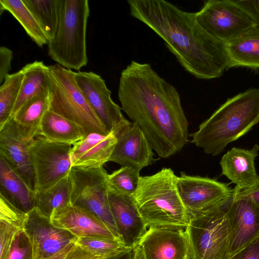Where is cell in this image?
<instances>
[{
    "label": "cell",
    "instance_id": "cell-1",
    "mask_svg": "<svg viewBox=\"0 0 259 259\" xmlns=\"http://www.w3.org/2000/svg\"><path fill=\"white\" fill-rule=\"evenodd\" d=\"M118 96L121 109L158 156L169 157L187 143L189 124L180 95L150 64L131 62L121 72Z\"/></svg>",
    "mask_w": 259,
    "mask_h": 259
},
{
    "label": "cell",
    "instance_id": "cell-2",
    "mask_svg": "<svg viewBox=\"0 0 259 259\" xmlns=\"http://www.w3.org/2000/svg\"><path fill=\"white\" fill-rule=\"evenodd\" d=\"M127 3L131 15L156 33L184 70L196 78H218L230 68L226 44L202 28L196 12L164 0Z\"/></svg>",
    "mask_w": 259,
    "mask_h": 259
},
{
    "label": "cell",
    "instance_id": "cell-3",
    "mask_svg": "<svg viewBox=\"0 0 259 259\" xmlns=\"http://www.w3.org/2000/svg\"><path fill=\"white\" fill-rule=\"evenodd\" d=\"M258 122L259 89H250L229 99L202 122L191 134V142L217 156Z\"/></svg>",
    "mask_w": 259,
    "mask_h": 259
},
{
    "label": "cell",
    "instance_id": "cell-4",
    "mask_svg": "<svg viewBox=\"0 0 259 259\" xmlns=\"http://www.w3.org/2000/svg\"><path fill=\"white\" fill-rule=\"evenodd\" d=\"M178 177L170 168L141 176L133 197L147 227L185 229L191 213L178 192Z\"/></svg>",
    "mask_w": 259,
    "mask_h": 259
},
{
    "label": "cell",
    "instance_id": "cell-5",
    "mask_svg": "<svg viewBox=\"0 0 259 259\" xmlns=\"http://www.w3.org/2000/svg\"><path fill=\"white\" fill-rule=\"evenodd\" d=\"M89 15L88 0H61L58 27L55 37L48 42V54L66 69L79 70L87 65L86 32Z\"/></svg>",
    "mask_w": 259,
    "mask_h": 259
},
{
    "label": "cell",
    "instance_id": "cell-6",
    "mask_svg": "<svg viewBox=\"0 0 259 259\" xmlns=\"http://www.w3.org/2000/svg\"><path fill=\"white\" fill-rule=\"evenodd\" d=\"M231 196L208 208L191 213L185 229L192 259H228L230 229L227 214Z\"/></svg>",
    "mask_w": 259,
    "mask_h": 259
},
{
    "label": "cell",
    "instance_id": "cell-7",
    "mask_svg": "<svg viewBox=\"0 0 259 259\" xmlns=\"http://www.w3.org/2000/svg\"><path fill=\"white\" fill-rule=\"evenodd\" d=\"M50 110L81 126L87 135L109 133L76 83L75 72L58 64L48 66Z\"/></svg>",
    "mask_w": 259,
    "mask_h": 259
},
{
    "label": "cell",
    "instance_id": "cell-8",
    "mask_svg": "<svg viewBox=\"0 0 259 259\" xmlns=\"http://www.w3.org/2000/svg\"><path fill=\"white\" fill-rule=\"evenodd\" d=\"M69 175L72 185L71 204L94 214L119 240L109 203V174L106 169L103 166H74Z\"/></svg>",
    "mask_w": 259,
    "mask_h": 259
},
{
    "label": "cell",
    "instance_id": "cell-9",
    "mask_svg": "<svg viewBox=\"0 0 259 259\" xmlns=\"http://www.w3.org/2000/svg\"><path fill=\"white\" fill-rule=\"evenodd\" d=\"M196 15L205 31L225 44L256 26L250 17L233 0L205 1Z\"/></svg>",
    "mask_w": 259,
    "mask_h": 259
},
{
    "label": "cell",
    "instance_id": "cell-10",
    "mask_svg": "<svg viewBox=\"0 0 259 259\" xmlns=\"http://www.w3.org/2000/svg\"><path fill=\"white\" fill-rule=\"evenodd\" d=\"M71 145L48 141L37 136L29 145L36 191L44 190L69 175L72 167Z\"/></svg>",
    "mask_w": 259,
    "mask_h": 259
},
{
    "label": "cell",
    "instance_id": "cell-11",
    "mask_svg": "<svg viewBox=\"0 0 259 259\" xmlns=\"http://www.w3.org/2000/svg\"><path fill=\"white\" fill-rule=\"evenodd\" d=\"M77 84L108 133L115 132L130 122L121 108L111 98V92L102 77L93 72L75 73Z\"/></svg>",
    "mask_w": 259,
    "mask_h": 259
},
{
    "label": "cell",
    "instance_id": "cell-12",
    "mask_svg": "<svg viewBox=\"0 0 259 259\" xmlns=\"http://www.w3.org/2000/svg\"><path fill=\"white\" fill-rule=\"evenodd\" d=\"M22 229L31 242L33 259H47L76 242L78 238L54 226L35 208L27 213Z\"/></svg>",
    "mask_w": 259,
    "mask_h": 259
},
{
    "label": "cell",
    "instance_id": "cell-13",
    "mask_svg": "<svg viewBox=\"0 0 259 259\" xmlns=\"http://www.w3.org/2000/svg\"><path fill=\"white\" fill-rule=\"evenodd\" d=\"M33 140L21 131L12 117L0 128V156L35 192L36 180L28 149Z\"/></svg>",
    "mask_w": 259,
    "mask_h": 259
},
{
    "label": "cell",
    "instance_id": "cell-14",
    "mask_svg": "<svg viewBox=\"0 0 259 259\" xmlns=\"http://www.w3.org/2000/svg\"><path fill=\"white\" fill-rule=\"evenodd\" d=\"M177 186L180 198L190 213L216 205L233 192L227 184L209 178L187 175L184 172L178 177Z\"/></svg>",
    "mask_w": 259,
    "mask_h": 259
},
{
    "label": "cell",
    "instance_id": "cell-15",
    "mask_svg": "<svg viewBox=\"0 0 259 259\" xmlns=\"http://www.w3.org/2000/svg\"><path fill=\"white\" fill-rule=\"evenodd\" d=\"M114 133L117 141L110 161L140 171L155 160L152 147L137 124L130 121Z\"/></svg>",
    "mask_w": 259,
    "mask_h": 259
},
{
    "label": "cell",
    "instance_id": "cell-16",
    "mask_svg": "<svg viewBox=\"0 0 259 259\" xmlns=\"http://www.w3.org/2000/svg\"><path fill=\"white\" fill-rule=\"evenodd\" d=\"M109 203L119 238L125 248H135L147 232L133 196L117 192L110 188Z\"/></svg>",
    "mask_w": 259,
    "mask_h": 259
},
{
    "label": "cell",
    "instance_id": "cell-17",
    "mask_svg": "<svg viewBox=\"0 0 259 259\" xmlns=\"http://www.w3.org/2000/svg\"><path fill=\"white\" fill-rule=\"evenodd\" d=\"M145 259H190L188 239L183 229L149 228L138 245Z\"/></svg>",
    "mask_w": 259,
    "mask_h": 259
},
{
    "label": "cell",
    "instance_id": "cell-18",
    "mask_svg": "<svg viewBox=\"0 0 259 259\" xmlns=\"http://www.w3.org/2000/svg\"><path fill=\"white\" fill-rule=\"evenodd\" d=\"M227 214L231 256L259 237V207L249 199L235 198L233 194Z\"/></svg>",
    "mask_w": 259,
    "mask_h": 259
},
{
    "label": "cell",
    "instance_id": "cell-19",
    "mask_svg": "<svg viewBox=\"0 0 259 259\" xmlns=\"http://www.w3.org/2000/svg\"><path fill=\"white\" fill-rule=\"evenodd\" d=\"M50 220L56 227L66 230L78 238L118 239L96 215L72 204L55 210Z\"/></svg>",
    "mask_w": 259,
    "mask_h": 259
},
{
    "label": "cell",
    "instance_id": "cell-20",
    "mask_svg": "<svg viewBox=\"0 0 259 259\" xmlns=\"http://www.w3.org/2000/svg\"><path fill=\"white\" fill-rule=\"evenodd\" d=\"M117 141L113 132L104 136L91 133L73 145L70 152L72 167H98L110 161Z\"/></svg>",
    "mask_w": 259,
    "mask_h": 259
},
{
    "label": "cell",
    "instance_id": "cell-21",
    "mask_svg": "<svg viewBox=\"0 0 259 259\" xmlns=\"http://www.w3.org/2000/svg\"><path fill=\"white\" fill-rule=\"evenodd\" d=\"M258 150L257 144L250 150L232 148L221 158V175L226 177L237 188L252 186L259 181L254 163Z\"/></svg>",
    "mask_w": 259,
    "mask_h": 259
},
{
    "label": "cell",
    "instance_id": "cell-22",
    "mask_svg": "<svg viewBox=\"0 0 259 259\" xmlns=\"http://www.w3.org/2000/svg\"><path fill=\"white\" fill-rule=\"evenodd\" d=\"M0 195L19 210L27 213L35 208V192L31 190L0 156Z\"/></svg>",
    "mask_w": 259,
    "mask_h": 259
},
{
    "label": "cell",
    "instance_id": "cell-23",
    "mask_svg": "<svg viewBox=\"0 0 259 259\" xmlns=\"http://www.w3.org/2000/svg\"><path fill=\"white\" fill-rule=\"evenodd\" d=\"M87 136L81 126L50 109L44 115L37 135L50 142L71 145Z\"/></svg>",
    "mask_w": 259,
    "mask_h": 259
},
{
    "label": "cell",
    "instance_id": "cell-24",
    "mask_svg": "<svg viewBox=\"0 0 259 259\" xmlns=\"http://www.w3.org/2000/svg\"><path fill=\"white\" fill-rule=\"evenodd\" d=\"M230 67L259 68V27L255 26L226 43Z\"/></svg>",
    "mask_w": 259,
    "mask_h": 259
},
{
    "label": "cell",
    "instance_id": "cell-25",
    "mask_svg": "<svg viewBox=\"0 0 259 259\" xmlns=\"http://www.w3.org/2000/svg\"><path fill=\"white\" fill-rule=\"evenodd\" d=\"M50 90H48L27 101L12 117L27 137L34 139L44 115L50 109Z\"/></svg>",
    "mask_w": 259,
    "mask_h": 259
},
{
    "label": "cell",
    "instance_id": "cell-26",
    "mask_svg": "<svg viewBox=\"0 0 259 259\" xmlns=\"http://www.w3.org/2000/svg\"><path fill=\"white\" fill-rule=\"evenodd\" d=\"M21 70L23 78L12 115L27 101L49 90V68L42 61H35L27 64Z\"/></svg>",
    "mask_w": 259,
    "mask_h": 259
},
{
    "label": "cell",
    "instance_id": "cell-27",
    "mask_svg": "<svg viewBox=\"0 0 259 259\" xmlns=\"http://www.w3.org/2000/svg\"><path fill=\"white\" fill-rule=\"evenodd\" d=\"M72 190L69 175L47 189L35 192V208L50 219L55 210L71 204Z\"/></svg>",
    "mask_w": 259,
    "mask_h": 259
},
{
    "label": "cell",
    "instance_id": "cell-28",
    "mask_svg": "<svg viewBox=\"0 0 259 259\" xmlns=\"http://www.w3.org/2000/svg\"><path fill=\"white\" fill-rule=\"evenodd\" d=\"M0 10L1 13L4 11L9 12L38 47L48 44V37L23 0H0Z\"/></svg>",
    "mask_w": 259,
    "mask_h": 259
},
{
    "label": "cell",
    "instance_id": "cell-29",
    "mask_svg": "<svg viewBox=\"0 0 259 259\" xmlns=\"http://www.w3.org/2000/svg\"><path fill=\"white\" fill-rule=\"evenodd\" d=\"M33 14L49 41L53 39L58 29L61 0H23Z\"/></svg>",
    "mask_w": 259,
    "mask_h": 259
},
{
    "label": "cell",
    "instance_id": "cell-30",
    "mask_svg": "<svg viewBox=\"0 0 259 259\" xmlns=\"http://www.w3.org/2000/svg\"><path fill=\"white\" fill-rule=\"evenodd\" d=\"M23 73L21 69L8 75L0 87V128L12 117L19 95Z\"/></svg>",
    "mask_w": 259,
    "mask_h": 259
},
{
    "label": "cell",
    "instance_id": "cell-31",
    "mask_svg": "<svg viewBox=\"0 0 259 259\" xmlns=\"http://www.w3.org/2000/svg\"><path fill=\"white\" fill-rule=\"evenodd\" d=\"M140 171L130 166H121L108 176L109 188L123 194L134 196L140 182Z\"/></svg>",
    "mask_w": 259,
    "mask_h": 259
},
{
    "label": "cell",
    "instance_id": "cell-32",
    "mask_svg": "<svg viewBox=\"0 0 259 259\" xmlns=\"http://www.w3.org/2000/svg\"><path fill=\"white\" fill-rule=\"evenodd\" d=\"M76 243L102 257L109 256L125 248L118 239L78 237Z\"/></svg>",
    "mask_w": 259,
    "mask_h": 259
},
{
    "label": "cell",
    "instance_id": "cell-33",
    "mask_svg": "<svg viewBox=\"0 0 259 259\" xmlns=\"http://www.w3.org/2000/svg\"><path fill=\"white\" fill-rule=\"evenodd\" d=\"M7 259H33L31 242L23 229L16 233Z\"/></svg>",
    "mask_w": 259,
    "mask_h": 259
},
{
    "label": "cell",
    "instance_id": "cell-34",
    "mask_svg": "<svg viewBox=\"0 0 259 259\" xmlns=\"http://www.w3.org/2000/svg\"><path fill=\"white\" fill-rule=\"evenodd\" d=\"M27 213L19 210L0 195V220L22 229Z\"/></svg>",
    "mask_w": 259,
    "mask_h": 259
},
{
    "label": "cell",
    "instance_id": "cell-35",
    "mask_svg": "<svg viewBox=\"0 0 259 259\" xmlns=\"http://www.w3.org/2000/svg\"><path fill=\"white\" fill-rule=\"evenodd\" d=\"M18 229L14 225L0 220V259H7L14 236Z\"/></svg>",
    "mask_w": 259,
    "mask_h": 259
},
{
    "label": "cell",
    "instance_id": "cell-36",
    "mask_svg": "<svg viewBox=\"0 0 259 259\" xmlns=\"http://www.w3.org/2000/svg\"><path fill=\"white\" fill-rule=\"evenodd\" d=\"M233 196L235 198H245L252 201L259 207V181L251 187L233 189Z\"/></svg>",
    "mask_w": 259,
    "mask_h": 259
},
{
    "label": "cell",
    "instance_id": "cell-37",
    "mask_svg": "<svg viewBox=\"0 0 259 259\" xmlns=\"http://www.w3.org/2000/svg\"><path fill=\"white\" fill-rule=\"evenodd\" d=\"M13 52L5 46L0 47V83L2 84L11 69Z\"/></svg>",
    "mask_w": 259,
    "mask_h": 259
},
{
    "label": "cell",
    "instance_id": "cell-38",
    "mask_svg": "<svg viewBox=\"0 0 259 259\" xmlns=\"http://www.w3.org/2000/svg\"><path fill=\"white\" fill-rule=\"evenodd\" d=\"M106 257L97 255L75 242L64 259H105Z\"/></svg>",
    "mask_w": 259,
    "mask_h": 259
},
{
    "label": "cell",
    "instance_id": "cell-39",
    "mask_svg": "<svg viewBox=\"0 0 259 259\" xmlns=\"http://www.w3.org/2000/svg\"><path fill=\"white\" fill-rule=\"evenodd\" d=\"M228 259H259V237Z\"/></svg>",
    "mask_w": 259,
    "mask_h": 259
},
{
    "label": "cell",
    "instance_id": "cell-40",
    "mask_svg": "<svg viewBox=\"0 0 259 259\" xmlns=\"http://www.w3.org/2000/svg\"><path fill=\"white\" fill-rule=\"evenodd\" d=\"M234 3L245 11L259 27V1H234Z\"/></svg>",
    "mask_w": 259,
    "mask_h": 259
},
{
    "label": "cell",
    "instance_id": "cell-41",
    "mask_svg": "<svg viewBox=\"0 0 259 259\" xmlns=\"http://www.w3.org/2000/svg\"><path fill=\"white\" fill-rule=\"evenodd\" d=\"M134 248H123L118 252L108 256L105 259H133Z\"/></svg>",
    "mask_w": 259,
    "mask_h": 259
},
{
    "label": "cell",
    "instance_id": "cell-42",
    "mask_svg": "<svg viewBox=\"0 0 259 259\" xmlns=\"http://www.w3.org/2000/svg\"><path fill=\"white\" fill-rule=\"evenodd\" d=\"M75 243H72L68 245H67L66 247L52 255V256L47 258V259H64L68 252L71 249L73 245Z\"/></svg>",
    "mask_w": 259,
    "mask_h": 259
},
{
    "label": "cell",
    "instance_id": "cell-43",
    "mask_svg": "<svg viewBox=\"0 0 259 259\" xmlns=\"http://www.w3.org/2000/svg\"><path fill=\"white\" fill-rule=\"evenodd\" d=\"M133 259H145L142 248L137 245L134 248V253Z\"/></svg>",
    "mask_w": 259,
    "mask_h": 259
}]
</instances>
